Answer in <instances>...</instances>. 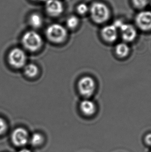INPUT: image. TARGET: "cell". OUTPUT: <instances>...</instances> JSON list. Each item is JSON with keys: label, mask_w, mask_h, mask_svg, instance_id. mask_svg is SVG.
I'll use <instances>...</instances> for the list:
<instances>
[{"label": "cell", "mask_w": 151, "mask_h": 152, "mask_svg": "<svg viewBox=\"0 0 151 152\" xmlns=\"http://www.w3.org/2000/svg\"><path fill=\"white\" fill-rule=\"evenodd\" d=\"M35 1H40V0H35Z\"/></svg>", "instance_id": "obj_23"}, {"label": "cell", "mask_w": 151, "mask_h": 152, "mask_svg": "<svg viewBox=\"0 0 151 152\" xmlns=\"http://www.w3.org/2000/svg\"><path fill=\"white\" fill-rule=\"evenodd\" d=\"M115 52L117 55L120 57H125L129 52V48L126 44L122 43L118 44L115 48Z\"/></svg>", "instance_id": "obj_12"}, {"label": "cell", "mask_w": 151, "mask_h": 152, "mask_svg": "<svg viewBox=\"0 0 151 152\" xmlns=\"http://www.w3.org/2000/svg\"><path fill=\"white\" fill-rule=\"evenodd\" d=\"M79 19L77 17L75 16H72L70 17L66 22V24L68 27L70 29H75L77 27L79 24Z\"/></svg>", "instance_id": "obj_17"}, {"label": "cell", "mask_w": 151, "mask_h": 152, "mask_svg": "<svg viewBox=\"0 0 151 152\" xmlns=\"http://www.w3.org/2000/svg\"><path fill=\"white\" fill-rule=\"evenodd\" d=\"M135 21L137 26L143 31L151 30V11L142 10L136 15Z\"/></svg>", "instance_id": "obj_6"}, {"label": "cell", "mask_w": 151, "mask_h": 152, "mask_svg": "<svg viewBox=\"0 0 151 152\" xmlns=\"http://www.w3.org/2000/svg\"><path fill=\"white\" fill-rule=\"evenodd\" d=\"M78 89L81 95L85 97L91 96L96 88L94 80L90 76H84L78 83Z\"/></svg>", "instance_id": "obj_5"}, {"label": "cell", "mask_w": 151, "mask_h": 152, "mask_svg": "<svg viewBox=\"0 0 151 152\" xmlns=\"http://www.w3.org/2000/svg\"><path fill=\"white\" fill-rule=\"evenodd\" d=\"M28 134L26 130L22 128L15 129L12 134V141L16 146H24L28 141Z\"/></svg>", "instance_id": "obj_7"}, {"label": "cell", "mask_w": 151, "mask_h": 152, "mask_svg": "<svg viewBox=\"0 0 151 152\" xmlns=\"http://www.w3.org/2000/svg\"><path fill=\"white\" fill-rule=\"evenodd\" d=\"M7 129V124L4 119L0 118V134H3Z\"/></svg>", "instance_id": "obj_19"}, {"label": "cell", "mask_w": 151, "mask_h": 152, "mask_svg": "<svg viewBox=\"0 0 151 152\" xmlns=\"http://www.w3.org/2000/svg\"><path fill=\"white\" fill-rule=\"evenodd\" d=\"M150 3H151V0H150Z\"/></svg>", "instance_id": "obj_22"}, {"label": "cell", "mask_w": 151, "mask_h": 152, "mask_svg": "<svg viewBox=\"0 0 151 152\" xmlns=\"http://www.w3.org/2000/svg\"><path fill=\"white\" fill-rule=\"evenodd\" d=\"M90 7L85 3H81L77 6V10L80 15H84L89 12Z\"/></svg>", "instance_id": "obj_18"}, {"label": "cell", "mask_w": 151, "mask_h": 152, "mask_svg": "<svg viewBox=\"0 0 151 152\" xmlns=\"http://www.w3.org/2000/svg\"><path fill=\"white\" fill-rule=\"evenodd\" d=\"M8 61L14 68H22L25 66L27 61V55L23 50L15 48L9 52Z\"/></svg>", "instance_id": "obj_4"}, {"label": "cell", "mask_w": 151, "mask_h": 152, "mask_svg": "<svg viewBox=\"0 0 151 152\" xmlns=\"http://www.w3.org/2000/svg\"><path fill=\"white\" fill-rule=\"evenodd\" d=\"M91 17L95 23L99 24L106 23L110 17V10L106 4L102 2H95L89 8Z\"/></svg>", "instance_id": "obj_1"}, {"label": "cell", "mask_w": 151, "mask_h": 152, "mask_svg": "<svg viewBox=\"0 0 151 152\" xmlns=\"http://www.w3.org/2000/svg\"><path fill=\"white\" fill-rule=\"evenodd\" d=\"M44 141V137L42 134L39 133L33 134L31 138V143L33 146H38Z\"/></svg>", "instance_id": "obj_15"}, {"label": "cell", "mask_w": 151, "mask_h": 152, "mask_svg": "<svg viewBox=\"0 0 151 152\" xmlns=\"http://www.w3.org/2000/svg\"><path fill=\"white\" fill-rule=\"evenodd\" d=\"M46 2V10L51 16H58L63 12V5L60 0H47Z\"/></svg>", "instance_id": "obj_8"}, {"label": "cell", "mask_w": 151, "mask_h": 152, "mask_svg": "<svg viewBox=\"0 0 151 152\" xmlns=\"http://www.w3.org/2000/svg\"><path fill=\"white\" fill-rule=\"evenodd\" d=\"M30 23L34 28H38L41 26L43 20L41 17L37 14H33L30 18Z\"/></svg>", "instance_id": "obj_14"}, {"label": "cell", "mask_w": 151, "mask_h": 152, "mask_svg": "<svg viewBox=\"0 0 151 152\" xmlns=\"http://www.w3.org/2000/svg\"><path fill=\"white\" fill-rule=\"evenodd\" d=\"M145 141L147 144L151 146V134H147L145 136Z\"/></svg>", "instance_id": "obj_20"}, {"label": "cell", "mask_w": 151, "mask_h": 152, "mask_svg": "<svg viewBox=\"0 0 151 152\" xmlns=\"http://www.w3.org/2000/svg\"><path fill=\"white\" fill-rule=\"evenodd\" d=\"M68 32L66 29L59 24H52L48 27L46 35L48 39L53 43H60L66 38Z\"/></svg>", "instance_id": "obj_3"}, {"label": "cell", "mask_w": 151, "mask_h": 152, "mask_svg": "<svg viewBox=\"0 0 151 152\" xmlns=\"http://www.w3.org/2000/svg\"><path fill=\"white\" fill-rule=\"evenodd\" d=\"M18 152H31L30 151V150H28V149H23V150H21L19 151Z\"/></svg>", "instance_id": "obj_21"}, {"label": "cell", "mask_w": 151, "mask_h": 152, "mask_svg": "<svg viewBox=\"0 0 151 152\" xmlns=\"http://www.w3.org/2000/svg\"><path fill=\"white\" fill-rule=\"evenodd\" d=\"M104 39L108 42H113L118 37V29L113 25L105 26L102 30Z\"/></svg>", "instance_id": "obj_10"}, {"label": "cell", "mask_w": 151, "mask_h": 152, "mask_svg": "<svg viewBox=\"0 0 151 152\" xmlns=\"http://www.w3.org/2000/svg\"><path fill=\"white\" fill-rule=\"evenodd\" d=\"M82 112L87 116L94 114L96 111V105L93 101L89 100H84L80 105Z\"/></svg>", "instance_id": "obj_11"}, {"label": "cell", "mask_w": 151, "mask_h": 152, "mask_svg": "<svg viewBox=\"0 0 151 152\" xmlns=\"http://www.w3.org/2000/svg\"><path fill=\"white\" fill-rule=\"evenodd\" d=\"M119 30H120L123 39L125 41H133L137 36V31L135 27L130 24L123 23Z\"/></svg>", "instance_id": "obj_9"}, {"label": "cell", "mask_w": 151, "mask_h": 152, "mask_svg": "<svg viewBox=\"0 0 151 152\" xmlns=\"http://www.w3.org/2000/svg\"><path fill=\"white\" fill-rule=\"evenodd\" d=\"M150 3V0H131L133 6L138 10L145 8Z\"/></svg>", "instance_id": "obj_16"}, {"label": "cell", "mask_w": 151, "mask_h": 152, "mask_svg": "<svg viewBox=\"0 0 151 152\" xmlns=\"http://www.w3.org/2000/svg\"><path fill=\"white\" fill-rule=\"evenodd\" d=\"M24 71L27 76L32 78L37 75L38 73V68L34 64H29L25 66Z\"/></svg>", "instance_id": "obj_13"}, {"label": "cell", "mask_w": 151, "mask_h": 152, "mask_svg": "<svg viewBox=\"0 0 151 152\" xmlns=\"http://www.w3.org/2000/svg\"><path fill=\"white\" fill-rule=\"evenodd\" d=\"M22 42L24 47L31 51L38 50L43 44V40L38 33L35 31L27 32L23 35Z\"/></svg>", "instance_id": "obj_2"}]
</instances>
